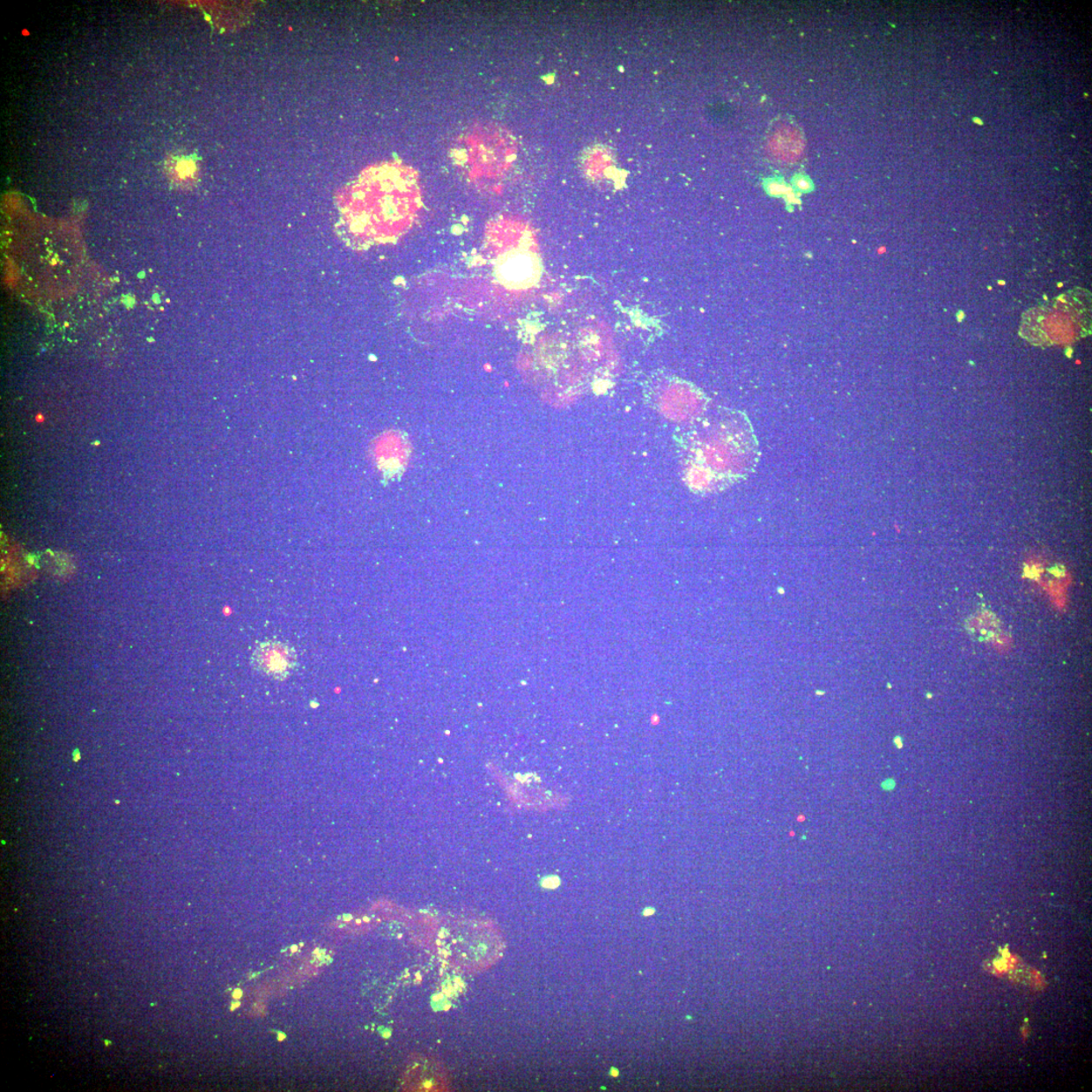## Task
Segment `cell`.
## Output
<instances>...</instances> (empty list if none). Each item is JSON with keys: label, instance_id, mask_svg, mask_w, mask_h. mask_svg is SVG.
Masks as SVG:
<instances>
[{"label": "cell", "instance_id": "1", "mask_svg": "<svg viewBox=\"0 0 1092 1092\" xmlns=\"http://www.w3.org/2000/svg\"><path fill=\"white\" fill-rule=\"evenodd\" d=\"M421 206L413 169L395 164L368 169L347 190L340 233L354 249L394 243L412 228Z\"/></svg>", "mask_w": 1092, "mask_h": 1092}, {"label": "cell", "instance_id": "2", "mask_svg": "<svg viewBox=\"0 0 1092 1092\" xmlns=\"http://www.w3.org/2000/svg\"><path fill=\"white\" fill-rule=\"evenodd\" d=\"M1091 333V293L1074 289L1022 315L1020 334L1037 346L1075 343Z\"/></svg>", "mask_w": 1092, "mask_h": 1092}, {"label": "cell", "instance_id": "3", "mask_svg": "<svg viewBox=\"0 0 1092 1092\" xmlns=\"http://www.w3.org/2000/svg\"><path fill=\"white\" fill-rule=\"evenodd\" d=\"M511 225L501 220L490 225L486 233V247L493 257V272L497 282L512 291L534 288L542 276L541 258L530 248L527 234L515 238Z\"/></svg>", "mask_w": 1092, "mask_h": 1092}, {"label": "cell", "instance_id": "4", "mask_svg": "<svg viewBox=\"0 0 1092 1092\" xmlns=\"http://www.w3.org/2000/svg\"><path fill=\"white\" fill-rule=\"evenodd\" d=\"M439 948L450 965L476 973L502 958L505 941L494 926L483 921H459L440 934Z\"/></svg>", "mask_w": 1092, "mask_h": 1092}, {"label": "cell", "instance_id": "5", "mask_svg": "<svg viewBox=\"0 0 1092 1092\" xmlns=\"http://www.w3.org/2000/svg\"><path fill=\"white\" fill-rule=\"evenodd\" d=\"M251 665L257 673L283 681L296 671L298 654L295 648L283 641H264L252 653Z\"/></svg>", "mask_w": 1092, "mask_h": 1092}, {"label": "cell", "instance_id": "6", "mask_svg": "<svg viewBox=\"0 0 1092 1092\" xmlns=\"http://www.w3.org/2000/svg\"><path fill=\"white\" fill-rule=\"evenodd\" d=\"M450 1081L447 1071L433 1058L420 1055L413 1058L406 1070L404 1089L406 1091H448Z\"/></svg>", "mask_w": 1092, "mask_h": 1092}, {"label": "cell", "instance_id": "7", "mask_svg": "<svg viewBox=\"0 0 1092 1092\" xmlns=\"http://www.w3.org/2000/svg\"><path fill=\"white\" fill-rule=\"evenodd\" d=\"M167 173L177 183H188L194 180L196 173V162L189 157H173L166 164Z\"/></svg>", "mask_w": 1092, "mask_h": 1092}, {"label": "cell", "instance_id": "8", "mask_svg": "<svg viewBox=\"0 0 1092 1092\" xmlns=\"http://www.w3.org/2000/svg\"><path fill=\"white\" fill-rule=\"evenodd\" d=\"M1029 976L1030 982H1032L1030 985H1032L1033 987L1042 989L1046 986V982L1044 980L1042 974L1036 970V969H1032V970H1030Z\"/></svg>", "mask_w": 1092, "mask_h": 1092}, {"label": "cell", "instance_id": "9", "mask_svg": "<svg viewBox=\"0 0 1092 1092\" xmlns=\"http://www.w3.org/2000/svg\"><path fill=\"white\" fill-rule=\"evenodd\" d=\"M787 189L788 188L785 187L783 183L775 181L770 182L767 187L768 193L772 196H781L783 194H786Z\"/></svg>", "mask_w": 1092, "mask_h": 1092}, {"label": "cell", "instance_id": "10", "mask_svg": "<svg viewBox=\"0 0 1092 1092\" xmlns=\"http://www.w3.org/2000/svg\"><path fill=\"white\" fill-rule=\"evenodd\" d=\"M794 187L798 190L809 191L812 188V184L807 177H796L794 180Z\"/></svg>", "mask_w": 1092, "mask_h": 1092}, {"label": "cell", "instance_id": "11", "mask_svg": "<svg viewBox=\"0 0 1092 1092\" xmlns=\"http://www.w3.org/2000/svg\"><path fill=\"white\" fill-rule=\"evenodd\" d=\"M653 912H654V911H653V910H651V909H650V910H646V911H645V916H651V914H653Z\"/></svg>", "mask_w": 1092, "mask_h": 1092}, {"label": "cell", "instance_id": "12", "mask_svg": "<svg viewBox=\"0 0 1092 1092\" xmlns=\"http://www.w3.org/2000/svg\"><path fill=\"white\" fill-rule=\"evenodd\" d=\"M36 419H37V421H38V422H41V421H44V420H45V418L41 417V416H40V415L38 416V417H37Z\"/></svg>", "mask_w": 1092, "mask_h": 1092}]
</instances>
